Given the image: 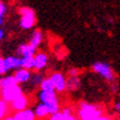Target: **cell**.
I'll use <instances>...</instances> for the list:
<instances>
[{"mask_svg": "<svg viewBox=\"0 0 120 120\" xmlns=\"http://www.w3.org/2000/svg\"><path fill=\"white\" fill-rule=\"evenodd\" d=\"M49 120H78L69 107H65L58 112L50 116Z\"/></svg>", "mask_w": 120, "mask_h": 120, "instance_id": "cell-8", "label": "cell"}, {"mask_svg": "<svg viewBox=\"0 0 120 120\" xmlns=\"http://www.w3.org/2000/svg\"><path fill=\"white\" fill-rule=\"evenodd\" d=\"M39 100L41 104L47 106L51 105V104H55V102H60L58 101V97L57 94L55 91H41L39 93Z\"/></svg>", "mask_w": 120, "mask_h": 120, "instance_id": "cell-9", "label": "cell"}, {"mask_svg": "<svg viewBox=\"0 0 120 120\" xmlns=\"http://www.w3.org/2000/svg\"><path fill=\"white\" fill-rule=\"evenodd\" d=\"M7 69L4 67V58L1 57V55H0V75H4V74H7Z\"/></svg>", "mask_w": 120, "mask_h": 120, "instance_id": "cell-24", "label": "cell"}, {"mask_svg": "<svg viewBox=\"0 0 120 120\" xmlns=\"http://www.w3.org/2000/svg\"><path fill=\"white\" fill-rule=\"evenodd\" d=\"M39 87H40L41 91H55L54 86H53V84H52V82L50 80L49 77H44Z\"/></svg>", "mask_w": 120, "mask_h": 120, "instance_id": "cell-20", "label": "cell"}, {"mask_svg": "<svg viewBox=\"0 0 120 120\" xmlns=\"http://www.w3.org/2000/svg\"><path fill=\"white\" fill-rule=\"evenodd\" d=\"M29 97L26 95L22 94L21 96H19L18 98H15L13 101L10 104V109L15 112L18 111H22V110H26L29 108Z\"/></svg>", "mask_w": 120, "mask_h": 120, "instance_id": "cell-6", "label": "cell"}, {"mask_svg": "<svg viewBox=\"0 0 120 120\" xmlns=\"http://www.w3.org/2000/svg\"><path fill=\"white\" fill-rule=\"evenodd\" d=\"M42 41H43V32H42L41 30L37 29V30H34V31H33L32 35H31V39H30L29 44L31 45V46L38 49V47L40 46V44L42 43Z\"/></svg>", "mask_w": 120, "mask_h": 120, "instance_id": "cell-14", "label": "cell"}, {"mask_svg": "<svg viewBox=\"0 0 120 120\" xmlns=\"http://www.w3.org/2000/svg\"><path fill=\"white\" fill-rule=\"evenodd\" d=\"M6 11H7L6 4L0 1V26H1L2 22H4V15H6Z\"/></svg>", "mask_w": 120, "mask_h": 120, "instance_id": "cell-22", "label": "cell"}, {"mask_svg": "<svg viewBox=\"0 0 120 120\" xmlns=\"http://www.w3.org/2000/svg\"><path fill=\"white\" fill-rule=\"evenodd\" d=\"M22 94H23V89H22L21 86L20 85H15V86H11L9 88L0 90V99L4 100V102H7L9 105L15 98H18L19 96H21Z\"/></svg>", "mask_w": 120, "mask_h": 120, "instance_id": "cell-4", "label": "cell"}, {"mask_svg": "<svg viewBox=\"0 0 120 120\" xmlns=\"http://www.w3.org/2000/svg\"><path fill=\"white\" fill-rule=\"evenodd\" d=\"M97 120H111V118L108 116H105V115H102V116H100Z\"/></svg>", "mask_w": 120, "mask_h": 120, "instance_id": "cell-26", "label": "cell"}, {"mask_svg": "<svg viewBox=\"0 0 120 120\" xmlns=\"http://www.w3.org/2000/svg\"><path fill=\"white\" fill-rule=\"evenodd\" d=\"M12 118H13V120H37L33 110L30 109V108L22 110V111L15 112L12 115Z\"/></svg>", "mask_w": 120, "mask_h": 120, "instance_id": "cell-13", "label": "cell"}, {"mask_svg": "<svg viewBox=\"0 0 120 120\" xmlns=\"http://www.w3.org/2000/svg\"><path fill=\"white\" fill-rule=\"evenodd\" d=\"M79 76V69L78 68H71L68 71V77H77Z\"/></svg>", "mask_w": 120, "mask_h": 120, "instance_id": "cell-23", "label": "cell"}, {"mask_svg": "<svg viewBox=\"0 0 120 120\" xmlns=\"http://www.w3.org/2000/svg\"><path fill=\"white\" fill-rule=\"evenodd\" d=\"M50 80L54 86L55 93H64L66 90V77L61 72H54L49 76Z\"/></svg>", "mask_w": 120, "mask_h": 120, "instance_id": "cell-5", "label": "cell"}, {"mask_svg": "<svg viewBox=\"0 0 120 120\" xmlns=\"http://www.w3.org/2000/svg\"><path fill=\"white\" fill-rule=\"evenodd\" d=\"M20 15V26L23 30L32 29L35 24V11L30 7H21L19 9Z\"/></svg>", "mask_w": 120, "mask_h": 120, "instance_id": "cell-2", "label": "cell"}, {"mask_svg": "<svg viewBox=\"0 0 120 120\" xmlns=\"http://www.w3.org/2000/svg\"><path fill=\"white\" fill-rule=\"evenodd\" d=\"M113 109H115L116 112H120V101L115 102V105H113Z\"/></svg>", "mask_w": 120, "mask_h": 120, "instance_id": "cell-25", "label": "cell"}, {"mask_svg": "<svg viewBox=\"0 0 120 120\" xmlns=\"http://www.w3.org/2000/svg\"><path fill=\"white\" fill-rule=\"evenodd\" d=\"M37 50L38 49L31 46L29 43L21 44V45H19V47L17 49V54H18L19 56H21V57H33L34 55L37 54Z\"/></svg>", "mask_w": 120, "mask_h": 120, "instance_id": "cell-10", "label": "cell"}, {"mask_svg": "<svg viewBox=\"0 0 120 120\" xmlns=\"http://www.w3.org/2000/svg\"><path fill=\"white\" fill-rule=\"evenodd\" d=\"M20 67L31 72V69H33V67H34V58L33 57H21L20 58Z\"/></svg>", "mask_w": 120, "mask_h": 120, "instance_id": "cell-18", "label": "cell"}, {"mask_svg": "<svg viewBox=\"0 0 120 120\" xmlns=\"http://www.w3.org/2000/svg\"><path fill=\"white\" fill-rule=\"evenodd\" d=\"M2 120H13V118H12V116H7L6 118H4Z\"/></svg>", "mask_w": 120, "mask_h": 120, "instance_id": "cell-28", "label": "cell"}, {"mask_svg": "<svg viewBox=\"0 0 120 120\" xmlns=\"http://www.w3.org/2000/svg\"><path fill=\"white\" fill-rule=\"evenodd\" d=\"M80 87L79 76L77 77H68L66 78V89L69 91H76Z\"/></svg>", "mask_w": 120, "mask_h": 120, "instance_id": "cell-17", "label": "cell"}, {"mask_svg": "<svg viewBox=\"0 0 120 120\" xmlns=\"http://www.w3.org/2000/svg\"><path fill=\"white\" fill-rule=\"evenodd\" d=\"M33 112H34V115H35V118L37 119H46L47 117L50 116L49 115V111H47L46 107H45V105H43V104H38L37 106H35V108H34V110H33Z\"/></svg>", "mask_w": 120, "mask_h": 120, "instance_id": "cell-15", "label": "cell"}, {"mask_svg": "<svg viewBox=\"0 0 120 120\" xmlns=\"http://www.w3.org/2000/svg\"><path fill=\"white\" fill-rule=\"evenodd\" d=\"M8 112H9V105L0 99V120L6 118L8 116Z\"/></svg>", "mask_w": 120, "mask_h": 120, "instance_id": "cell-21", "label": "cell"}, {"mask_svg": "<svg viewBox=\"0 0 120 120\" xmlns=\"http://www.w3.org/2000/svg\"><path fill=\"white\" fill-rule=\"evenodd\" d=\"M91 69L94 73L98 74L104 79L108 80L110 83L115 82V73H113L112 68L110 67L109 64H107L105 62H95L91 65Z\"/></svg>", "mask_w": 120, "mask_h": 120, "instance_id": "cell-3", "label": "cell"}, {"mask_svg": "<svg viewBox=\"0 0 120 120\" xmlns=\"http://www.w3.org/2000/svg\"><path fill=\"white\" fill-rule=\"evenodd\" d=\"M4 30H1L0 29V41L4 39Z\"/></svg>", "mask_w": 120, "mask_h": 120, "instance_id": "cell-27", "label": "cell"}, {"mask_svg": "<svg viewBox=\"0 0 120 120\" xmlns=\"http://www.w3.org/2000/svg\"><path fill=\"white\" fill-rule=\"evenodd\" d=\"M102 115H104V110L98 105L82 101L78 106L77 119L79 120H97Z\"/></svg>", "mask_w": 120, "mask_h": 120, "instance_id": "cell-1", "label": "cell"}, {"mask_svg": "<svg viewBox=\"0 0 120 120\" xmlns=\"http://www.w3.org/2000/svg\"><path fill=\"white\" fill-rule=\"evenodd\" d=\"M4 65L7 69V72L9 71H17V69L21 68L20 67V57L18 56H7L4 58Z\"/></svg>", "mask_w": 120, "mask_h": 120, "instance_id": "cell-12", "label": "cell"}, {"mask_svg": "<svg viewBox=\"0 0 120 120\" xmlns=\"http://www.w3.org/2000/svg\"><path fill=\"white\" fill-rule=\"evenodd\" d=\"M31 72L30 71H26V69H23V68H19L17 69L13 74V77H15V82L18 85L20 84H26L28 83L30 80V77H31Z\"/></svg>", "mask_w": 120, "mask_h": 120, "instance_id": "cell-11", "label": "cell"}, {"mask_svg": "<svg viewBox=\"0 0 120 120\" xmlns=\"http://www.w3.org/2000/svg\"><path fill=\"white\" fill-rule=\"evenodd\" d=\"M44 76L39 72H35V73L31 74V77H30V80L28 83H30V85H32L33 87H37V86H40V84L42 83Z\"/></svg>", "mask_w": 120, "mask_h": 120, "instance_id": "cell-19", "label": "cell"}, {"mask_svg": "<svg viewBox=\"0 0 120 120\" xmlns=\"http://www.w3.org/2000/svg\"><path fill=\"white\" fill-rule=\"evenodd\" d=\"M15 85H18V84L15 82L13 75H7V76L0 77V90L9 88L11 86H15Z\"/></svg>", "mask_w": 120, "mask_h": 120, "instance_id": "cell-16", "label": "cell"}, {"mask_svg": "<svg viewBox=\"0 0 120 120\" xmlns=\"http://www.w3.org/2000/svg\"><path fill=\"white\" fill-rule=\"evenodd\" d=\"M33 58H34V67H33V69L35 72L40 73L41 71L45 68L47 64H49V56L44 52H39V53L37 52V54L33 56Z\"/></svg>", "mask_w": 120, "mask_h": 120, "instance_id": "cell-7", "label": "cell"}]
</instances>
